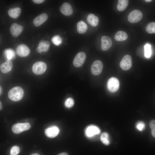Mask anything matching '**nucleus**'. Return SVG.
<instances>
[{"label":"nucleus","mask_w":155,"mask_h":155,"mask_svg":"<svg viewBox=\"0 0 155 155\" xmlns=\"http://www.w3.org/2000/svg\"><path fill=\"white\" fill-rule=\"evenodd\" d=\"M33 1L36 4H40L42 3L44 0H33Z\"/></svg>","instance_id":"nucleus-32"},{"label":"nucleus","mask_w":155,"mask_h":155,"mask_svg":"<svg viewBox=\"0 0 155 155\" xmlns=\"http://www.w3.org/2000/svg\"><path fill=\"white\" fill-rule=\"evenodd\" d=\"M128 37L127 34L122 31H117L115 35V39L117 41H121L125 40Z\"/></svg>","instance_id":"nucleus-19"},{"label":"nucleus","mask_w":155,"mask_h":155,"mask_svg":"<svg viewBox=\"0 0 155 155\" xmlns=\"http://www.w3.org/2000/svg\"><path fill=\"white\" fill-rule=\"evenodd\" d=\"M44 40H40L39 42V43H41V42H43L44 41Z\"/></svg>","instance_id":"nucleus-37"},{"label":"nucleus","mask_w":155,"mask_h":155,"mask_svg":"<svg viewBox=\"0 0 155 155\" xmlns=\"http://www.w3.org/2000/svg\"><path fill=\"white\" fill-rule=\"evenodd\" d=\"M149 126L151 129L155 128V120H152L149 122Z\"/></svg>","instance_id":"nucleus-31"},{"label":"nucleus","mask_w":155,"mask_h":155,"mask_svg":"<svg viewBox=\"0 0 155 155\" xmlns=\"http://www.w3.org/2000/svg\"><path fill=\"white\" fill-rule=\"evenodd\" d=\"M77 30L78 32L80 34L85 33L87 29V26L85 22L81 20L78 22L77 24Z\"/></svg>","instance_id":"nucleus-20"},{"label":"nucleus","mask_w":155,"mask_h":155,"mask_svg":"<svg viewBox=\"0 0 155 155\" xmlns=\"http://www.w3.org/2000/svg\"><path fill=\"white\" fill-rule=\"evenodd\" d=\"M36 50L37 52L39 53H41L42 52L41 49L38 47L36 48Z\"/></svg>","instance_id":"nucleus-34"},{"label":"nucleus","mask_w":155,"mask_h":155,"mask_svg":"<svg viewBox=\"0 0 155 155\" xmlns=\"http://www.w3.org/2000/svg\"><path fill=\"white\" fill-rule=\"evenodd\" d=\"M101 48L102 50L106 51L111 47L112 44L111 38L108 36H104L101 38Z\"/></svg>","instance_id":"nucleus-12"},{"label":"nucleus","mask_w":155,"mask_h":155,"mask_svg":"<svg viewBox=\"0 0 155 155\" xmlns=\"http://www.w3.org/2000/svg\"><path fill=\"white\" fill-rule=\"evenodd\" d=\"M4 54L7 60H10L14 58L15 55L14 51L11 49L5 50L4 51Z\"/></svg>","instance_id":"nucleus-22"},{"label":"nucleus","mask_w":155,"mask_h":155,"mask_svg":"<svg viewBox=\"0 0 155 155\" xmlns=\"http://www.w3.org/2000/svg\"><path fill=\"white\" fill-rule=\"evenodd\" d=\"M48 15L46 13H42L36 17L33 20V24L36 26H39L44 23L47 19Z\"/></svg>","instance_id":"nucleus-15"},{"label":"nucleus","mask_w":155,"mask_h":155,"mask_svg":"<svg viewBox=\"0 0 155 155\" xmlns=\"http://www.w3.org/2000/svg\"><path fill=\"white\" fill-rule=\"evenodd\" d=\"M103 67V64L101 61L96 60L93 62L91 66V72L93 75H98L102 72Z\"/></svg>","instance_id":"nucleus-7"},{"label":"nucleus","mask_w":155,"mask_h":155,"mask_svg":"<svg viewBox=\"0 0 155 155\" xmlns=\"http://www.w3.org/2000/svg\"><path fill=\"white\" fill-rule=\"evenodd\" d=\"M31 155H40L39 154H38L34 153V154H31Z\"/></svg>","instance_id":"nucleus-39"},{"label":"nucleus","mask_w":155,"mask_h":155,"mask_svg":"<svg viewBox=\"0 0 155 155\" xmlns=\"http://www.w3.org/2000/svg\"><path fill=\"white\" fill-rule=\"evenodd\" d=\"M57 155H68V154L65 152H62L60 153Z\"/></svg>","instance_id":"nucleus-35"},{"label":"nucleus","mask_w":155,"mask_h":155,"mask_svg":"<svg viewBox=\"0 0 155 155\" xmlns=\"http://www.w3.org/2000/svg\"><path fill=\"white\" fill-rule=\"evenodd\" d=\"M74 101L73 99L71 98H67L65 102V105L67 108H70L73 105Z\"/></svg>","instance_id":"nucleus-30"},{"label":"nucleus","mask_w":155,"mask_h":155,"mask_svg":"<svg viewBox=\"0 0 155 155\" xmlns=\"http://www.w3.org/2000/svg\"><path fill=\"white\" fill-rule=\"evenodd\" d=\"M119 82L118 80L115 77H111L108 81L107 88L110 92H114L119 89Z\"/></svg>","instance_id":"nucleus-5"},{"label":"nucleus","mask_w":155,"mask_h":155,"mask_svg":"<svg viewBox=\"0 0 155 155\" xmlns=\"http://www.w3.org/2000/svg\"><path fill=\"white\" fill-rule=\"evenodd\" d=\"M51 40L53 43L57 46L60 45L62 42L61 38L58 35H56L53 36Z\"/></svg>","instance_id":"nucleus-27"},{"label":"nucleus","mask_w":155,"mask_h":155,"mask_svg":"<svg viewBox=\"0 0 155 155\" xmlns=\"http://www.w3.org/2000/svg\"><path fill=\"white\" fill-rule=\"evenodd\" d=\"M30 127V125L28 123H18L14 124L12 126V130L14 133L18 134L29 129Z\"/></svg>","instance_id":"nucleus-4"},{"label":"nucleus","mask_w":155,"mask_h":155,"mask_svg":"<svg viewBox=\"0 0 155 155\" xmlns=\"http://www.w3.org/2000/svg\"><path fill=\"white\" fill-rule=\"evenodd\" d=\"M23 30V27L22 26L16 23L12 24L10 28L11 33L15 37L18 36L22 33Z\"/></svg>","instance_id":"nucleus-11"},{"label":"nucleus","mask_w":155,"mask_h":155,"mask_svg":"<svg viewBox=\"0 0 155 155\" xmlns=\"http://www.w3.org/2000/svg\"><path fill=\"white\" fill-rule=\"evenodd\" d=\"M59 130L56 126H52L46 129L45 131L46 135L50 138H53L59 134Z\"/></svg>","instance_id":"nucleus-13"},{"label":"nucleus","mask_w":155,"mask_h":155,"mask_svg":"<svg viewBox=\"0 0 155 155\" xmlns=\"http://www.w3.org/2000/svg\"><path fill=\"white\" fill-rule=\"evenodd\" d=\"M100 129L94 125H90L87 127L85 130V134L88 137H92L100 133Z\"/></svg>","instance_id":"nucleus-9"},{"label":"nucleus","mask_w":155,"mask_h":155,"mask_svg":"<svg viewBox=\"0 0 155 155\" xmlns=\"http://www.w3.org/2000/svg\"><path fill=\"white\" fill-rule=\"evenodd\" d=\"M100 140L106 146H108L109 144L110 140L109 135L107 133L104 132L101 134Z\"/></svg>","instance_id":"nucleus-24"},{"label":"nucleus","mask_w":155,"mask_h":155,"mask_svg":"<svg viewBox=\"0 0 155 155\" xmlns=\"http://www.w3.org/2000/svg\"><path fill=\"white\" fill-rule=\"evenodd\" d=\"M129 1L127 0H119L117 5V8L119 11L124 10L127 7Z\"/></svg>","instance_id":"nucleus-21"},{"label":"nucleus","mask_w":155,"mask_h":155,"mask_svg":"<svg viewBox=\"0 0 155 155\" xmlns=\"http://www.w3.org/2000/svg\"><path fill=\"white\" fill-rule=\"evenodd\" d=\"M142 13L138 10L132 11L128 16V21L131 23H135L140 21L142 18Z\"/></svg>","instance_id":"nucleus-3"},{"label":"nucleus","mask_w":155,"mask_h":155,"mask_svg":"<svg viewBox=\"0 0 155 155\" xmlns=\"http://www.w3.org/2000/svg\"><path fill=\"white\" fill-rule=\"evenodd\" d=\"M151 133L153 137H155V128L151 129Z\"/></svg>","instance_id":"nucleus-33"},{"label":"nucleus","mask_w":155,"mask_h":155,"mask_svg":"<svg viewBox=\"0 0 155 155\" xmlns=\"http://www.w3.org/2000/svg\"><path fill=\"white\" fill-rule=\"evenodd\" d=\"M0 110H1L2 109V104H1V102H0Z\"/></svg>","instance_id":"nucleus-38"},{"label":"nucleus","mask_w":155,"mask_h":155,"mask_svg":"<svg viewBox=\"0 0 155 155\" xmlns=\"http://www.w3.org/2000/svg\"><path fill=\"white\" fill-rule=\"evenodd\" d=\"M13 67V63L10 60H7L0 65L1 71L3 73H6L10 71Z\"/></svg>","instance_id":"nucleus-16"},{"label":"nucleus","mask_w":155,"mask_h":155,"mask_svg":"<svg viewBox=\"0 0 155 155\" xmlns=\"http://www.w3.org/2000/svg\"><path fill=\"white\" fill-rule=\"evenodd\" d=\"M20 152V148L17 146H13L10 150V155H17Z\"/></svg>","instance_id":"nucleus-29"},{"label":"nucleus","mask_w":155,"mask_h":155,"mask_svg":"<svg viewBox=\"0 0 155 155\" xmlns=\"http://www.w3.org/2000/svg\"><path fill=\"white\" fill-rule=\"evenodd\" d=\"M50 46V43L47 40L44 41L43 42L39 43L38 47L40 48L42 51L45 52L49 49Z\"/></svg>","instance_id":"nucleus-23"},{"label":"nucleus","mask_w":155,"mask_h":155,"mask_svg":"<svg viewBox=\"0 0 155 155\" xmlns=\"http://www.w3.org/2000/svg\"><path fill=\"white\" fill-rule=\"evenodd\" d=\"M24 92L22 88L20 86H16L10 89L8 92L9 98L14 101H18L23 97Z\"/></svg>","instance_id":"nucleus-1"},{"label":"nucleus","mask_w":155,"mask_h":155,"mask_svg":"<svg viewBox=\"0 0 155 155\" xmlns=\"http://www.w3.org/2000/svg\"><path fill=\"white\" fill-rule=\"evenodd\" d=\"M120 66L124 70L129 69L132 66V60L131 56L128 55H125L120 63Z\"/></svg>","instance_id":"nucleus-6"},{"label":"nucleus","mask_w":155,"mask_h":155,"mask_svg":"<svg viewBox=\"0 0 155 155\" xmlns=\"http://www.w3.org/2000/svg\"><path fill=\"white\" fill-rule=\"evenodd\" d=\"M21 11V9L20 7H16L9 9L8 11V13L11 18L16 19L19 16Z\"/></svg>","instance_id":"nucleus-18"},{"label":"nucleus","mask_w":155,"mask_h":155,"mask_svg":"<svg viewBox=\"0 0 155 155\" xmlns=\"http://www.w3.org/2000/svg\"><path fill=\"white\" fill-rule=\"evenodd\" d=\"M136 127L140 131H143L145 128L144 123L142 121H139L137 122L136 124Z\"/></svg>","instance_id":"nucleus-28"},{"label":"nucleus","mask_w":155,"mask_h":155,"mask_svg":"<svg viewBox=\"0 0 155 155\" xmlns=\"http://www.w3.org/2000/svg\"><path fill=\"white\" fill-rule=\"evenodd\" d=\"M61 13L66 16H69L73 13L72 7L71 5L67 2L63 3L60 8Z\"/></svg>","instance_id":"nucleus-14"},{"label":"nucleus","mask_w":155,"mask_h":155,"mask_svg":"<svg viewBox=\"0 0 155 155\" xmlns=\"http://www.w3.org/2000/svg\"><path fill=\"white\" fill-rule=\"evenodd\" d=\"M144 55L146 58H149L151 56L152 52L151 45L147 44L144 46Z\"/></svg>","instance_id":"nucleus-26"},{"label":"nucleus","mask_w":155,"mask_h":155,"mask_svg":"<svg viewBox=\"0 0 155 155\" xmlns=\"http://www.w3.org/2000/svg\"><path fill=\"white\" fill-rule=\"evenodd\" d=\"M86 58L85 53L82 52L78 53L75 57L73 63L76 67L81 66L84 63Z\"/></svg>","instance_id":"nucleus-8"},{"label":"nucleus","mask_w":155,"mask_h":155,"mask_svg":"<svg viewBox=\"0 0 155 155\" xmlns=\"http://www.w3.org/2000/svg\"><path fill=\"white\" fill-rule=\"evenodd\" d=\"M30 51L28 47L24 44L19 45L16 48V54L21 57H26L30 54Z\"/></svg>","instance_id":"nucleus-10"},{"label":"nucleus","mask_w":155,"mask_h":155,"mask_svg":"<svg viewBox=\"0 0 155 155\" xmlns=\"http://www.w3.org/2000/svg\"><path fill=\"white\" fill-rule=\"evenodd\" d=\"M87 20L88 23L93 27L97 26L99 22L98 18L92 13L88 15L87 17Z\"/></svg>","instance_id":"nucleus-17"},{"label":"nucleus","mask_w":155,"mask_h":155,"mask_svg":"<svg viewBox=\"0 0 155 155\" xmlns=\"http://www.w3.org/2000/svg\"><path fill=\"white\" fill-rule=\"evenodd\" d=\"M152 1V0H145V1L146 2H150L151 1Z\"/></svg>","instance_id":"nucleus-36"},{"label":"nucleus","mask_w":155,"mask_h":155,"mask_svg":"<svg viewBox=\"0 0 155 155\" xmlns=\"http://www.w3.org/2000/svg\"><path fill=\"white\" fill-rule=\"evenodd\" d=\"M46 64L41 61H38L35 63L32 67L33 72L37 75L43 73L46 71Z\"/></svg>","instance_id":"nucleus-2"},{"label":"nucleus","mask_w":155,"mask_h":155,"mask_svg":"<svg viewBox=\"0 0 155 155\" xmlns=\"http://www.w3.org/2000/svg\"><path fill=\"white\" fill-rule=\"evenodd\" d=\"M146 30L150 34L155 33V22H152L148 24L146 26Z\"/></svg>","instance_id":"nucleus-25"}]
</instances>
